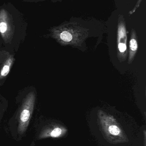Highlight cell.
Segmentation results:
<instances>
[{"label":"cell","instance_id":"1","mask_svg":"<svg viewBox=\"0 0 146 146\" xmlns=\"http://www.w3.org/2000/svg\"><path fill=\"white\" fill-rule=\"evenodd\" d=\"M23 14L11 2L0 6V35L6 43L12 41L19 31L27 25Z\"/></svg>","mask_w":146,"mask_h":146},{"label":"cell","instance_id":"2","mask_svg":"<svg viewBox=\"0 0 146 146\" xmlns=\"http://www.w3.org/2000/svg\"><path fill=\"white\" fill-rule=\"evenodd\" d=\"M98 117L100 131L108 142L113 144L128 142L126 133L114 117L100 111Z\"/></svg>","mask_w":146,"mask_h":146},{"label":"cell","instance_id":"3","mask_svg":"<svg viewBox=\"0 0 146 146\" xmlns=\"http://www.w3.org/2000/svg\"><path fill=\"white\" fill-rule=\"evenodd\" d=\"M35 94L32 92L27 94L20 110L18 118V131L23 134L27 129L34 109Z\"/></svg>","mask_w":146,"mask_h":146},{"label":"cell","instance_id":"4","mask_svg":"<svg viewBox=\"0 0 146 146\" xmlns=\"http://www.w3.org/2000/svg\"><path fill=\"white\" fill-rule=\"evenodd\" d=\"M68 129L62 125L58 124H51L43 128L38 135V139L48 138H59L65 136Z\"/></svg>","mask_w":146,"mask_h":146},{"label":"cell","instance_id":"5","mask_svg":"<svg viewBox=\"0 0 146 146\" xmlns=\"http://www.w3.org/2000/svg\"><path fill=\"white\" fill-rule=\"evenodd\" d=\"M127 34L125 22L121 20L118 23L117 30V46L119 52L122 55L127 52Z\"/></svg>","mask_w":146,"mask_h":146},{"label":"cell","instance_id":"6","mask_svg":"<svg viewBox=\"0 0 146 146\" xmlns=\"http://www.w3.org/2000/svg\"><path fill=\"white\" fill-rule=\"evenodd\" d=\"M14 59L13 56H10L6 60L0 71V80L8 75L13 63Z\"/></svg>","mask_w":146,"mask_h":146},{"label":"cell","instance_id":"7","mask_svg":"<svg viewBox=\"0 0 146 146\" xmlns=\"http://www.w3.org/2000/svg\"><path fill=\"white\" fill-rule=\"evenodd\" d=\"M138 45L137 40L135 38V36H134V33H132V36L129 42V60H131L133 58L135 55L137 50Z\"/></svg>","mask_w":146,"mask_h":146},{"label":"cell","instance_id":"8","mask_svg":"<svg viewBox=\"0 0 146 146\" xmlns=\"http://www.w3.org/2000/svg\"><path fill=\"white\" fill-rule=\"evenodd\" d=\"M48 1V0H21L22 2L25 3H33L39 2L44 1ZM51 1H59V0H49Z\"/></svg>","mask_w":146,"mask_h":146},{"label":"cell","instance_id":"9","mask_svg":"<svg viewBox=\"0 0 146 146\" xmlns=\"http://www.w3.org/2000/svg\"><path fill=\"white\" fill-rule=\"evenodd\" d=\"M144 141H145V143H144V144H145V146H146V145H145V144H146V141H146V131H145H145H144Z\"/></svg>","mask_w":146,"mask_h":146}]
</instances>
